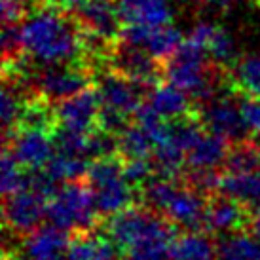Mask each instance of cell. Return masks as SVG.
I'll return each mask as SVG.
<instances>
[{
  "instance_id": "ac0fdd59",
  "label": "cell",
  "mask_w": 260,
  "mask_h": 260,
  "mask_svg": "<svg viewBox=\"0 0 260 260\" xmlns=\"http://www.w3.org/2000/svg\"><path fill=\"white\" fill-rule=\"evenodd\" d=\"M230 150V143L226 139L205 133L202 141L186 154V166L192 171H217L218 166H224Z\"/></svg>"
},
{
  "instance_id": "9a60e30c",
  "label": "cell",
  "mask_w": 260,
  "mask_h": 260,
  "mask_svg": "<svg viewBox=\"0 0 260 260\" xmlns=\"http://www.w3.org/2000/svg\"><path fill=\"white\" fill-rule=\"evenodd\" d=\"M207 205H209V196L196 192L181 181V186L167 205L164 217L175 226L186 228L188 232H205Z\"/></svg>"
},
{
  "instance_id": "8d00e7d4",
  "label": "cell",
  "mask_w": 260,
  "mask_h": 260,
  "mask_svg": "<svg viewBox=\"0 0 260 260\" xmlns=\"http://www.w3.org/2000/svg\"><path fill=\"white\" fill-rule=\"evenodd\" d=\"M253 2H254V4H256V6L260 8V0H253Z\"/></svg>"
},
{
  "instance_id": "30bf717a",
  "label": "cell",
  "mask_w": 260,
  "mask_h": 260,
  "mask_svg": "<svg viewBox=\"0 0 260 260\" xmlns=\"http://www.w3.org/2000/svg\"><path fill=\"white\" fill-rule=\"evenodd\" d=\"M99 112H101V97L97 93V87L91 86L76 97L67 99L55 107L57 127L78 135H89L97 131Z\"/></svg>"
},
{
  "instance_id": "603a6c76",
  "label": "cell",
  "mask_w": 260,
  "mask_h": 260,
  "mask_svg": "<svg viewBox=\"0 0 260 260\" xmlns=\"http://www.w3.org/2000/svg\"><path fill=\"white\" fill-rule=\"evenodd\" d=\"M224 169L234 175L260 173V139L249 135L243 141L232 143Z\"/></svg>"
},
{
  "instance_id": "8fae6325",
  "label": "cell",
  "mask_w": 260,
  "mask_h": 260,
  "mask_svg": "<svg viewBox=\"0 0 260 260\" xmlns=\"http://www.w3.org/2000/svg\"><path fill=\"white\" fill-rule=\"evenodd\" d=\"M80 27L87 37L95 38L103 44H116L122 37V19L118 15L116 4H105L95 0H84L73 10Z\"/></svg>"
},
{
  "instance_id": "ba28073f",
  "label": "cell",
  "mask_w": 260,
  "mask_h": 260,
  "mask_svg": "<svg viewBox=\"0 0 260 260\" xmlns=\"http://www.w3.org/2000/svg\"><path fill=\"white\" fill-rule=\"evenodd\" d=\"M95 87L101 97V107L116 114L129 118L137 114V110L145 105L150 87L129 80L114 71H101L95 78Z\"/></svg>"
},
{
  "instance_id": "9c48e42d",
  "label": "cell",
  "mask_w": 260,
  "mask_h": 260,
  "mask_svg": "<svg viewBox=\"0 0 260 260\" xmlns=\"http://www.w3.org/2000/svg\"><path fill=\"white\" fill-rule=\"evenodd\" d=\"M48 198L27 188L19 194L4 198V226L17 238H29L38 228H42L44 217H48Z\"/></svg>"
},
{
  "instance_id": "277c9868",
  "label": "cell",
  "mask_w": 260,
  "mask_h": 260,
  "mask_svg": "<svg viewBox=\"0 0 260 260\" xmlns=\"http://www.w3.org/2000/svg\"><path fill=\"white\" fill-rule=\"evenodd\" d=\"M48 218L59 230L91 232L101 222V215L95 205V198L86 179L67 182L55 190L48 202Z\"/></svg>"
},
{
  "instance_id": "d4e9b609",
  "label": "cell",
  "mask_w": 260,
  "mask_h": 260,
  "mask_svg": "<svg viewBox=\"0 0 260 260\" xmlns=\"http://www.w3.org/2000/svg\"><path fill=\"white\" fill-rule=\"evenodd\" d=\"M87 169H89V164L87 159L82 158H74V156H67V154H55L51 161L48 164V167L44 169L46 175L50 177L53 182H74V181H82L86 179Z\"/></svg>"
},
{
  "instance_id": "52a82bcc",
  "label": "cell",
  "mask_w": 260,
  "mask_h": 260,
  "mask_svg": "<svg viewBox=\"0 0 260 260\" xmlns=\"http://www.w3.org/2000/svg\"><path fill=\"white\" fill-rule=\"evenodd\" d=\"M198 112L203 127L213 135L226 139L230 145L247 139L249 129L241 114L239 95L236 91H228L203 103L202 107H198Z\"/></svg>"
},
{
  "instance_id": "5b68a950",
  "label": "cell",
  "mask_w": 260,
  "mask_h": 260,
  "mask_svg": "<svg viewBox=\"0 0 260 260\" xmlns=\"http://www.w3.org/2000/svg\"><path fill=\"white\" fill-rule=\"evenodd\" d=\"M95 78L97 73L84 63L48 67V69H37L35 74L30 73L29 87L40 99L57 107L59 103L73 99L78 93L86 91L87 87L95 86Z\"/></svg>"
},
{
  "instance_id": "d590c367",
  "label": "cell",
  "mask_w": 260,
  "mask_h": 260,
  "mask_svg": "<svg viewBox=\"0 0 260 260\" xmlns=\"http://www.w3.org/2000/svg\"><path fill=\"white\" fill-rule=\"evenodd\" d=\"M37 260H61V258H37Z\"/></svg>"
},
{
  "instance_id": "836d02e7",
  "label": "cell",
  "mask_w": 260,
  "mask_h": 260,
  "mask_svg": "<svg viewBox=\"0 0 260 260\" xmlns=\"http://www.w3.org/2000/svg\"><path fill=\"white\" fill-rule=\"evenodd\" d=\"M19 2H25V4H27V6H29L30 10L37 6V0H19Z\"/></svg>"
},
{
  "instance_id": "7c38bea8",
  "label": "cell",
  "mask_w": 260,
  "mask_h": 260,
  "mask_svg": "<svg viewBox=\"0 0 260 260\" xmlns=\"http://www.w3.org/2000/svg\"><path fill=\"white\" fill-rule=\"evenodd\" d=\"M125 44L145 50L148 55L166 65L182 46L184 38L175 27H159V29H141V27H123L122 37Z\"/></svg>"
},
{
  "instance_id": "4fadbf2b",
  "label": "cell",
  "mask_w": 260,
  "mask_h": 260,
  "mask_svg": "<svg viewBox=\"0 0 260 260\" xmlns=\"http://www.w3.org/2000/svg\"><path fill=\"white\" fill-rule=\"evenodd\" d=\"M186 40L205 51L207 57L211 59V63H215L224 71H232V67L238 63L234 38L228 30H224L217 23H196L194 29L190 30V35L186 37Z\"/></svg>"
},
{
  "instance_id": "e0dca14e",
  "label": "cell",
  "mask_w": 260,
  "mask_h": 260,
  "mask_svg": "<svg viewBox=\"0 0 260 260\" xmlns=\"http://www.w3.org/2000/svg\"><path fill=\"white\" fill-rule=\"evenodd\" d=\"M145 103L156 114H159L164 120H169V122L194 114L198 110L190 95H186L179 87L171 86L167 82H161V84L152 87L146 95Z\"/></svg>"
},
{
  "instance_id": "f1b7e54d",
  "label": "cell",
  "mask_w": 260,
  "mask_h": 260,
  "mask_svg": "<svg viewBox=\"0 0 260 260\" xmlns=\"http://www.w3.org/2000/svg\"><path fill=\"white\" fill-rule=\"evenodd\" d=\"M239 107H241L247 129L253 133V137H260V99L239 97Z\"/></svg>"
},
{
  "instance_id": "ffe728a7",
  "label": "cell",
  "mask_w": 260,
  "mask_h": 260,
  "mask_svg": "<svg viewBox=\"0 0 260 260\" xmlns=\"http://www.w3.org/2000/svg\"><path fill=\"white\" fill-rule=\"evenodd\" d=\"M217 256H220V247L209 232H184L171 247V260H217Z\"/></svg>"
},
{
  "instance_id": "d6986e66",
  "label": "cell",
  "mask_w": 260,
  "mask_h": 260,
  "mask_svg": "<svg viewBox=\"0 0 260 260\" xmlns=\"http://www.w3.org/2000/svg\"><path fill=\"white\" fill-rule=\"evenodd\" d=\"M71 238L65 230L55 226H42L29 238L23 239V249L29 260L37 258H59L63 251H67Z\"/></svg>"
},
{
  "instance_id": "7402d4cb",
  "label": "cell",
  "mask_w": 260,
  "mask_h": 260,
  "mask_svg": "<svg viewBox=\"0 0 260 260\" xmlns=\"http://www.w3.org/2000/svg\"><path fill=\"white\" fill-rule=\"evenodd\" d=\"M218 194L228 196L236 202L247 205L249 209L260 207V173L222 175Z\"/></svg>"
},
{
  "instance_id": "7a4b0ae2",
  "label": "cell",
  "mask_w": 260,
  "mask_h": 260,
  "mask_svg": "<svg viewBox=\"0 0 260 260\" xmlns=\"http://www.w3.org/2000/svg\"><path fill=\"white\" fill-rule=\"evenodd\" d=\"M105 228L125 260H171L175 224L145 205L110 217Z\"/></svg>"
},
{
  "instance_id": "f546056e",
  "label": "cell",
  "mask_w": 260,
  "mask_h": 260,
  "mask_svg": "<svg viewBox=\"0 0 260 260\" xmlns=\"http://www.w3.org/2000/svg\"><path fill=\"white\" fill-rule=\"evenodd\" d=\"M198 10L202 12H226L230 10L238 0H192Z\"/></svg>"
},
{
  "instance_id": "2e32d148",
  "label": "cell",
  "mask_w": 260,
  "mask_h": 260,
  "mask_svg": "<svg viewBox=\"0 0 260 260\" xmlns=\"http://www.w3.org/2000/svg\"><path fill=\"white\" fill-rule=\"evenodd\" d=\"M116 10L123 27L159 29L173 21L171 0H118Z\"/></svg>"
},
{
  "instance_id": "4dcf8cb0",
  "label": "cell",
  "mask_w": 260,
  "mask_h": 260,
  "mask_svg": "<svg viewBox=\"0 0 260 260\" xmlns=\"http://www.w3.org/2000/svg\"><path fill=\"white\" fill-rule=\"evenodd\" d=\"M84 0H37V6H55L61 10H69L73 12L74 8L80 6Z\"/></svg>"
},
{
  "instance_id": "3957f363",
  "label": "cell",
  "mask_w": 260,
  "mask_h": 260,
  "mask_svg": "<svg viewBox=\"0 0 260 260\" xmlns=\"http://www.w3.org/2000/svg\"><path fill=\"white\" fill-rule=\"evenodd\" d=\"M86 181L93 192L95 205L101 217H114L135 205L139 190L125 181L123 159L120 156L95 159L89 164Z\"/></svg>"
},
{
  "instance_id": "cb8c5ba5",
  "label": "cell",
  "mask_w": 260,
  "mask_h": 260,
  "mask_svg": "<svg viewBox=\"0 0 260 260\" xmlns=\"http://www.w3.org/2000/svg\"><path fill=\"white\" fill-rule=\"evenodd\" d=\"M118 152L123 161L131 159H150L154 156V145L150 137L139 127L137 123H131L127 129L118 137Z\"/></svg>"
},
{
  "instance_id": "83f0119b",
  "label": "cell",
  "mask_w": 260,
  "mask_h": 260,
  "mask_svg": "<svg viewBox=\"0 0 260 260\" xmlns=\"http://www.w3.org/2000/svg\"><path fill=\"white\" fill-rule=\"evenodd\" d=\"M99 241H101V234H93V232L73 234L67 247L65 260H95Z\"/></svg>"
},
{
  "instance_id": "6da1fadb",
  "label": "cell",
  "mask_w": 260,
  "mask_h": 260,
  "mask_svg": "<svg viewBox=\"0 0 260 260\" xmlns=\"http://www.w3.org/2000/svg\"><path fill=\"white\" fill-rule=\"evenodd\" d=\"M19 35L23 53L32 67L48 69L78 63L91 67L87 61L86 32L69 10L35 6L19 25Z\"/></svg>"
},
{
  "instance_id": "484cf974",
  "label": "cell",
  "mask_w": 260,
  "mask_h": 260,
  "mask_svg": "<svg viewBox=\"0 0 260 260\" xmlns=\"http://www.w3.org/2000/svg\"><path fill=\"white\" fill-rule=\"evenodd\" d=\"M220 260H260V239L251 232L228 236L220 245Z\"/></svg>"
},
{
  "instance_id": "5bb4252c",
  "label": "cell",
  "mask_w": 260,
  "mask_h": 260,
  "mask_svg": "<svg viewBox=\"0 0 260 260\" xmlns=\"http://www.w3.org/2000/svg\"><path fill=\"white\" fill-rule=\"evenodd\" d=\"M253 209L243 203L232 200L228 196L215 194L209 198L207 217H205V232H218V234H241L249 232Z\"/></svg>"
},
{
  "instance_id": "4316f807",
  "label": "cell",
  "mask_w": 260,
  "mask_h": 260,
  "mask_svg": "<svg viewBox=\"0 0 260 260\" xmlns=\"http://www.w3.org/2000/svg\"><path fill=\"white\" fill-rule=\"evenodd\" d=\"M0 184L4 198L19 194L30 184V175L6 150L2 152V161H0Z\"/></svg>"
},
{
  "instance_id": "8992f818",
  "label": "cell",
  "mask_w": 260,
  "mask_h": 260,
  "mask_svg": "<svg viewBox=\"0 0 260 260\" xmlns=\"http://www.w3.org/2000/svg\"><path fill=\"white\" fill-rule=\"evenodd\" d=\"M55 131L40 125H21L4 141V150L25 171H44L55 156Z\"/></svg>"
},
{
  "instance_id": "d6a6232c",
  "label": "cell",
  "mask_w": 260,
  "mask_h": 260,
  "mask_svg": "<svg viewBox=\"0 0 260 260\" xmlns=\"http://www.w3.org/2000/svg\"><path fill=\"white\" fill-rule=\"evenodd\" d=\"M4 260H19V258H17L15 251H14V253H10V251L6 249V251H4Z\"/></svg>"
},
{
  "instance_id": "1f68e13d",
  "label": "cell",
  "mask_w": 260,
  "mask_h": 260,
  "mask_svg": "<svg viewBox=\"0 0 260 260\" xmlns=\"http://www.w3.org/2000/svg\"><path fill=\"white\" fill-rule=\"evenodd\" d=\"M249 232L253 234L254 238L260 239V207L253 209V215H251V226H249Z\"/></svg>"
},
{
  "instance_id": "44dd1931",
  "label": "cell",
  "mask_w": 260,
  "mask_h": 260,
  "mask_svg": "<svg viewBox=\"0 0 260 260\" xmlns=\"http://www.w3.org/2000/svg\"><path fill=\"white\" fill-rule=\"evenodd\" d=\"M230 86L239 97L260 99V53H247L230 71Z\"/></svg>"
},
{
  "instance_id": "e575fe53",
  "label": "cell",
  "mask_w": 260,
  "mask_h": 260,
  "mask_svg": "<svg viewBox=\"0 0 260 260\" xmlns=\"http://www.w3.org/2000/svg\"><path fill=\"white\" fill-rule=\"evenodd\" d=\"M95 2H105V4H112V2H118V0H95Z\"/></svg>"
}]
</instances>
